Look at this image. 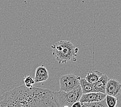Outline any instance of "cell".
<instances>
[{"label": "cell", "instance_id": "7", "mask_svg": "<svg viewBox=\"0 0 121 107\" xmlns=\"http://www.w3.org/2000/svg\"><path fill=\"white\" fill-rule=\"evenodd\" d=\"M48 71L43 65L37 67L35 73L34 80L35 83L45 81L48 79Z\"/></svg>", "mask_w": 121, "mask_h": 107}, {"label": "cell", "instance_id": "11", "mask_svg": "<svg viewBox=\"0 0 121 107\" xmlns=\"http://www.w3.org/2000/svg\"><path fill=\"white\" fill-rule=\"evenodd\" d=\"M82 107H108L106 98L99 102L82 103Z\"/></svg>", "mask_w": 121, "mask_h": 107}, {"label": "cell", "instance_id": "1", "mask_svg": "<svg viewBox=\"0 0 121 107\" xmlns=\"http://www.w3.org/2000/svg\"><path fill=\"white\" fill-rule=\"evenodd\" d=\"M57 107L54 92L47 89L27 87L25 85L5 92L0 96V107Z\"/></svg>", "mask_w": 121, "mask_h": 107}, {"label": "cell", "instance_id": "12", "mask_svg": "<svg viewBox=\"0 0 121 107\" xmlns=\"http://www.w3.org/2000/svg\"><path fill=\"white\" fill-rule=\"evenodd\" d=\"M106 101L107 105L109 107H115L117 106V99L116 97L106 94Z\"/></svg>", "mask_w": 121, "mask_h": 107}, {"label": "cell", "instance_id": "5", "mask_svg": "<svg viewBox=\"0 0 121 107\" xmlns=\"http://www.w3.org/2000/svg\"><path fill=\"white\" fill-rule=\"evenodd\" d=\"M106 94L119 97L121 94V83L116 79H109L106 88Z\"/></svg>", "mask_w": 121, "mask_h": 107}, {"label": "cell", "instance_id": "6", "mask_svg": "<svg viewBox=\"0 0 121 107\" xmlns=\"http://www.w3.org/2000/svg\"><path fill=\"white\" fill-rule=\"evenodd\" d=\"M106 94L101 92H91V93L82 94L79 101L82 103L99 102L106 98Z\"/></svg>", "mask_w": 121, "mask_h": 107}, {"label": "cell", "instance_id": "3", "mask_svg": "<svg viewBox=\"0 0 121 107\" xmlns=\"http://www.w3.org/2000/svg\"><path fill=\"white\" fill-rule=\"evenodd\" d=\"M55 101L57 107H72V105L77 101H79L82 95L81 86L74 90L65 92L60 90L54 92Z\"/></svg>", "mask_w": 121, "mask_h": 107}, {"label": "cell", "instance_id": "2", "mask_svg": "<svg viewBox=\"0 0 121 107\" xmlns=\"http://www.w3.org/2000/svg\"><path fill=\"white\" fill-rule=\"evenodd\" d=\"M53 56L59 63H65L68 61H76L78 48L71 42L61 40L52 46Z\"/></svg>", "mask_w": 121, "mask_h": 107}, {"label": "cell", "instance_id": "8", "mask_svg": "<svg viewBox=\"0 0 121 107\" xmlns=\"http://www.w3.org/2000/svg\"><path fill=\"white\" fill-rule=\"evenodd\" d=\"M109 79L107 75L103 74L97 81L94 83L95 92L106 94V88Z\"/></svg>", "mask_w": 121, "mask_h": 107}, {"label": "cell", "instance_id": "9", "mask_svg": "<svg viewBox=\"0 0 121 107\" xmlns=\"http://www.w3.org/2000/svg\"><path fill=\"white\" fill-rule=\"evenodd\" d=\"M79 82L82 94L95 92L94 89V83H89L85 78H80Z\"/></svg>", "mask_w": 121, "mask_h": 107}, {"label": "cell", "instance_id": "14", "mask_svg": "<svg viewBox=\"0 0 121 107\" xmlns=\"http://www.w3.org/2000/svg\"><path fill=\"white\" fill-rule=\"evenodd\" d=\"M72 107H82V103L80 101H77L74 103Z\"/></svg>", "mask_w": 121, "mask_h": 107}, {"label": "cell", "instance_id": "13", "mask_svg": "<svg viewBox=\"0 0 121 107\" xmlns=\"http://www.w3.org/2000/svg\"><path fill=\"white\" fill-rule=\"evenodd\" d=\"M24 85L27 86V87H32L35 82V80L33 79V77L30 75H27L24 77L23 78Z\"/></svg>", "mask_w": 121, "mask_h": 107}, {"label": "cell", "instance_id": "10", "mask_svg": "<svg viewBox=\"0 0 121 107\" xmlns=\"http://www.w3.org/2000/svg\"><path fill=\"white\" fill-rule=\"evenodd\" d=\"M103 74L99 71L95 70L89 72L85 78L90 83H94L97 82Z\"/></svg>", "mask_w": 121, "mask_h": 107}, {"label": "cell", "instance_id": "4", "mask_svg": "<svg viewBox=\"0 0 121 107\" xmlns=\"http://www.w3.org/2000/svg\"><path fill=\"white\" fill-rule=\"evenodd\" d=\"M80 79L79 76L73 74L62 75L59 78L60 90L69 92L79 87Z\"/></svg>", "mask_w": 121, "mask_h": 107}]
</instances>
